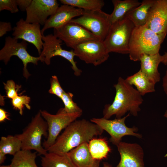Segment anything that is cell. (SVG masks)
<instances>
[{
    "instance_id": "44dd1931",
    "label": "cell",
    "mask_w": 167,
    "mask_h": 167,
    "mask_svg": "<svg viewBox=\"0 0 167 167\" xmlns=\"http://www.w3.org/2000/svg\"><path fill=\"white\" fill-rule=\"evenodd\" d=\"M112 2L114 9L110 14L111 24L125 17L128 12L141 4L137 0H112Z\"/></svg>"
},
{
    "instance_id": "8fae6325",
    "label": "cell",
    "mask_w": 167,
    "mask_h": 167,
    "mask_svg": "<svg viewBox=\"0 0 167 167\" xmlns=\"http://www.w3.org/2000/svg\"><path fill=\"white\" fill-rule=\"evenodd\" d=\"M129 115L130 113L123 118L112 120L103 117L92 118L90 121L108 132L110 136V141L116 145L121 141L122 138L126 135H132L139 138L142 137L141 135L135 132L137 131V128L135 127L129 128L125 125V119Z\"/></svg>"
},
{
    "instance_id": "d6a6232c",
    "label": "cell",
    "mask_w": 167,
    "mask_h": 167,
    "mask_svg": "<svg viewBox=\"0 0 167 167\" xmlns=\"http://www.w3.org/2000/svg\"><path fill=\"white\" fill-rule=\"evenodd\" d=\"M13 30L11 24L10 22H0V37H2Z\"/></svg>"
},
{
    "instance_id": "484cf974",
    "label": "cell",
    "mask_w": 167,
    "mask_h": 167,
    "mask_svg": "<svg viewBox=\"0 0 167 167\" xmlns=\"http://www.w3.org/2000/svg\"><path fill=\"white\" fill-rule=\"evenodd\" d=\"M22 143L16 135L2 136L0 141V152L14 156L21 150Z\"/></svg>"
},
{
    "instance_id": "ac0fdd59",
    "label": "cell",
    "mask_w": 167,
    "mask_h": 167,
    "mask_svg": "<svg viewBox=\"0 0 167 167\" xmlns=\"http://www.w3.org/2000/svg\"><path fill=\"white\" fill-rule=\"evenodd\" d=\"M76 167H99L100 161L94 159L89 151L88 143H84L67 153Z\"/></svg>"
},
{
    "instance_id": "30bf717a",
    "label": "cell",
    "mask_w": 167,
    "mask_h": 167,
    "mask_svg": "<svg viewBox=\"0 0 167 167\" xmlns=\"http://www.w3.org/2000/svg\"><path fill=\"white\" fill-rule=\"evenodd\" d=\"M53 34L63 41L67 47L73 49L83 43L91 41L101 40L83 26L71 22L59 28L54 29Z\"/></svg>"
},
{
    "instance_id": "74e56055",
    "label": "cell",
    "mask_w": 167,
    "mask_h": 167,
    "mask_svg": "<svg viewBox=\"0 0 167 167\" xmlns=\"http://www.w3.org/2000/svg\"><path fill=\"white\" fill-rule=\"evenodd\" d=\"M162 56L163 59L161 62L165 65H167V52H165Z\"/></svg>"
},
{
    "instance_id": "ab89813d",
    "label": "cell",
    "mask_w": 167,
    "mask_h": 167,
    "mask_svg": "<svg viewBox=\"0 0 167 167\" xmlns=\"http://www.w3.org/2000/svg\"><path fill=\"white\" fill-rule=\"evenodd\" d=\"M164 116L167 118V110L165 111ZM167 156V154L165 155V156Z\"/></svg>"
},
{
    "instance_id": "d6986e66",
    "label": "cell",
    "mask_w": 167,
    "mask_h": 167,
    "mask_svg": "<svg viewBox=\"0 0 167 167\" xmlns=\"http://www.w3.org/2000/svg\"><path fill=\"white\" fill-rule=\"evenodd\" d=\"M163 59L162 55L159 53L153 55L143 54L140 58V70L155 84L160 81V75L158 67Z\"/></svg>"
},
{
    "instance_id": "d4e9b609",
    "label": "cell",
    "mask_w": 167,
    "mask_h": 167,
    "mask_svg": "<svg viewBox=\"0 0 167 167\" xmlns=\"http://www.w3.org/2000/svg\"><path fill=\"white\" fill-rule=\"evenodd\" d=\"M37 152L21 150L13 156L10 165L11 167H38L35 161Z\"/></svg>"
},
{
    "instance_id": "8992f818",
    "label": "cell",
    "mask_w": 167,
    "mask_h": 167,
    "mask_svg": "<svg viewBox=\"0 0 167 167\" xmlns=\"http://www.w3.org/2000/svg\"><path fill=\"white\" fill-rule=\"evenodd\" d=\"M41 113L48 125V137L42 144L47 150L54 143L61 131L80 117L82 113H68L62 108L59 109L55 114H50L46 110H41Z\"/></svg>"
},
{
    "instance_id": "ffe728a7",
    "label": "cell",
    "mask_w": 167,
    "mask_h": 167,
    "mask_svg": "<svg viewBox=\"0 0 167 167\" xmlns=\"http://www.w3.org/2000/svg\"><path fill=\"white\" fill-rule=\"evenodd\" d=\"M155 0H144L140 5L128 12L126 16L135 27L143 26L147 22L149 12Z\"/></svg>"
},
{
    "instance_id": "7c38bea8",
    "label": "cell",
    "mask_w": 167,
    "mask_h": 167,
    "mask_svg": "<svg viewBox=\"0 0 167 167\" xmlns=\"http://www.w3.org/2000/svg\"><path fill=\"white\" fill-rule=\"evenodd\" d=\"M76 56L87 64L97 66L108 58L109 54L104 41L100 40L88 41L77 46L73 49Z\"/></svg>"
},
{
    "instance_id": "6da1fadb",
    "label": "cell",
    "mask_w": 167,
    "mask_h": 167,
    "mask_svg": "<svg viewBox=\"0 0 167 167\" xmlns=\"http://www.w3.org/2000/svg\"><path fill=\"white\" fill-rule=\"evenodd\" d=\"M104 130L97 124L85 119L71 123L57 138L48 152L67 154L84 143H88L95 136L101 135Z\"/></svg>"
},
{
    "instance_id": "f35d334b",
    "label": "cell",
    "mask_w": 167,
    "mask_h": 167,
    "mask_svg": "<svg viewBox=\"0 0 167 167\" xmlns=\"http://www.w3.org/2000/svg\"><path fill=\"white\" fill-rule=\"evenodd\" d=\"M103 167H112V166L108 163L104 162Z\"/></svg>"
},
{
    "instance_id": "83f0119b",
    "label": "cell",
    "mask_w": 167,
    "mask_h": 167,
    "mask_svg": "<svg viewBox=\"0 0 167 167\" xmlns=\"http://www.w3.org/2000/svg\"><path fill=\"white\" fill-rule=\"evenodd\" d=\"M73 94L70 92H65L61 99L64 105V109L68 113H82V109L73 101Z\"/></svg>"
},
{
    "instance_id": "9c48e42d",
    "label": "cell",
    "mask_w": 167,
    "mask_h": 167,
    "mask_svg": "<svg viewBox=\"0 0 167 167\" xmlns=\"http://www.w3.org/2000/svg\"><path fill=\"white\" fill-rule=\"evenodd\" d=\"M42 39L43 43L42 50L39 55L40 61L49 65L53 57L55 56L62 57L71 64V67L75 75L79 76L81 75L82 71L77 67L76 62L74 61V58L76 54L73 50L67 51L63 49L61 47L62 41L54 34L44 35Z\"/></svg>"
},
{
    "instance_id": "d590c367",
    "label": "cell",
    "mask_w": 167,
    "mask_h": 167,
    "mask_svg": "<svg viewBox=\"0 0 167 167\" xmlns=\"http://www.w3.org/2000/svg\"><path fill=\"white\" fill-rule=\"evenodd\" d=\"M162 87L164 92L167 95V68L162 79Z\"/></svg>"
},
{
    "instance_id": "7402d4cb",
    "label": "cell",
    "mask_w": 167,
    "mask_h": 167,
    "mask_svg": "<svg viewBox=\"0 0 167 167\" xmlns=\"http://www.w3.org/2000/svg\"><path fill=\"white\" fill-rule=\"evenodd\" d=\"M130 84L134 85L142 96L155 92V84L141 70L126 79Z\"/></svg>"
},
{
    "instance_id": "277c9868",
    "label": "cell",
    "mask_w": 167,
    "mask_h": 167,
    "mask_svg": "<svg viewBox=\"0 0 167 167\" xmlns=\"http://www.w3.org/2000/svg\"><path fill=\"white\" fill-rule=\"evenodd\" d=\"M135 27L126 16L111 24L103 41L108 52L129 54V42Z\"/></svg>"
},
{
    "instance_id": "836d02e7",
    "label": "cell",
    "mask_w": 167,
    "mask_h": 167,
    "mask_svg": "<svg viewBox=\"0 0 167 167\" xmlns=\"http://www.w3.org/2000/svg\"><path fill=\"white\" fill-rule=\"evenodd\" d=\"M16 1L20 10L25 11L30 5L32 0H16Z\"/></svg>"
},
{
    "instance_id": "5bb4252c",
    "label": "cell",
    "mask_w": 167,
    "mask_h": 167,
    "mask_svg": "<svg viewBox=\"0 0 167 167\" xmlns=\"http://www.w3.org/2000/svg\"><path fill=\"white\" fill-rule=\"evenodd\" d=\"M12 35L17 40L22 39L32 44L37 49L39 55L43 49V35L40 29V25L27 22L21 18L13 28Z\"/></svg>"
},
{
    "instance_id": "603a6c76",
    "label": "cell",
    "mask_w": 167,
    "mask_h": 167,
    "mask_svg": "<svg viewBox=\"0 0 167 167\" xmlns=\"http://www.w3.org/2000/svg\"><path fill=\"white\" fill-rule=\"evenodd\" d=\"M41 161L42 167H76L67 154L48 152Z\"/></svg>"
},
{
    "instance_id": "60d3db41",
    "label": "cell",
    "mask_w": 167,
    "mask_h": 167,
    "mask_svg": "<svg viewBox=\"0 0 167 167\" xmlns=\"http://www.w3.org/2000/svg\"><path fill=\"white\" fill-rule=\"evenodd\" d=\"M0 167H11L10 165H1Z\"/></svg>"
},
{
    "instance_id": "1f68e13d",
    "label": "cell",
    "mask_w": 167,
    "mask_h": 167,
    "mask_svg": "<svg viewBox=\"0 0 167 167\" xmlns=\"http://www.w3.org/2000/svg\"><path fill=\"white\" fill-rule=\"evenodd\" d=\"M4 10L10 11L12 13L18 12L19 9L16 0H0V11Z\"/></svg>"
},
{
    "instance_id": "e0dca14e",
    "label": "cell",
    "mask_w": 167,
    "mask_h": 167,
    "mask_svg": "<svg viewBox=\"0 0 167 167\" xmlns=\"http://www.w3.org/2000/svg\"><path fill=\"white\" fill-rule=\"evenodd\" d=\"M82 9L72 6L63 5L59 6L55 13L50 16L41 29L42 34L47 29L59 28L70 22L74 18L81 16L84 13Z\"/></svg>"
},
{
    "instance_id": "52a82bcc",
    "label": "cell",
    "mask_w": 167,
    "mask_h": 167,
    "mask_svg": "<svg viewBox=\"0 0 167 167\" xmlns=\"http://www.w3.org/2000/svg\"><path fill=\"white\" fill-rule=\"evenodd\" d=\"M84 10L83 15L70 22L81 25L104 41L111 25L110 14L101 10Z\"/></svg>"
},
{
    "instance_id": "f1b7e54d",
    "label": "cell",
    "mask_w": 167,
    "mask_h": 167,
    "mask_svg": "<svg viewBox=\"0 0 167 167\" xmlns=\"http://www.w3.org/2000/svg\"><path fill=\"white\" fill-rule=\"evenodd\" d=\"M30 98L27 96L19 95L11 99V103L14 109L18 110L19 114L22 115L23 109L26 106L28 109H30L31 106L29 105Z\"/></svg>"
},
{
    "instance_id": "4dcf8cb0",
    "label": "cell",
    "mask_w": 167,
    "mask_h": 167,
    "mask_svg": "<svg viewBox=\"0 0 167 167\" xmlns=\"http://www.w3.org/2000/svg\"><path fill=\"white\" fill-rule=\"evenodd\" d=\"M3 84L8 98L12 99L19 95L18 92L21 86L17 85L13 80H8L6 83H3Z\"/></svg>"
},
{
    "instance_id": "4fadbf2b",
    "label": "cell",
    "mask_w": 167,
    "mask_h": 167,
    "mask_svg": "<svg viewBox=\"0 0 167 167\" xmlns=\"http://www.w3.org/2000/svg\"><path fill=\"white\" fill-rule=\"evenodd\" d=\"M59 6L56 0H32L26 11L25 20L44 26L48 17L54 14Z\"/></svg>"
},
{
    "instance_id": "ba28073f",
    "label": "cell",
    "mask_w": 167,
    "mask_h": 167,
    "mask_svg": "<svg viewBox=\"0 0 167 167\" xmlns=\"http://www.w3.org/2000/svg\"><path fill=\"white\" fill-rule=\"evenodd\" d=\"M27 46L26 41L23 40L19 42L18 40L8 36L6 37L4 45L0 50V60L6 65L14 56L18 57L22 61L24 65L23 75L26 79L31 75L27 69L28 64L32 63L37 65L38 61H40L39 56L33 57L28 53Z\"/></svg>"
},
{
    "instance_id": "9a60e30c",
    "label": "cell",
    "mask_w": 167,
    "mask_h": 167,
    "mask_svg": "<svg viewBox=\"0 0 167 167\" xmlns=\"http://www.w3.org/2000/svg\"><path fill=\"white\" fill-rule=\"evenodd\" d=\"M145 25L155 33L167 35V0H155Z\"/></svg>"
},
{
    "instance_id": "8d00e7d4",
    "label": "cell",
    "mask_w": 167,
    "mask_h": 167,
    "mask_svg": "<svg viewBox=\"0 0 167 167\" xmlns=\"http://www.w3.org/2000/svg\"><path fill=\"white\" fill-rule=\"evenodd\" d=\"M6 159V155L0 152V164H2Z\"/></svg>"
},
{
    "instance_id": "e575fe53",
    "label": "cell",
    "mask_w": 167,
    "mask_h": 167,
    "mask_svg": "<svg viewBox=\"0 0 167 167\" xmlns=\"http://www.w3.org/2000/svg\"><path fill=\"white\" fill-rule=\"evenodd\" d=\"M9 115L8 113L4 109L0 108V122H2L5 121L7 119L10 120V118H8Z\"/></svg>"
},
{
    "instance_id": "4316f807",
    "label": "cell",
    "mask_w": 167,
    "mask_h": 167,
    "mask_svg": "<svg viewBox=\"0 0 167 167\" xmlns=\"http://www.w3.org/2000/svg\"><path fill=\"white\" fill-rule=\"evenodd\" d=\"M63 5L77 7L84 10H101L105 5L102 0H60Z\"/></svg>"
},
{
    "instance_id": "f546056e",
    "label": "cell",
    "mask_w": 167,
    "mask_h": 167,
    "mask_svg": "<svg viewBox=\"0 0 167 167\" xmlns=\"http://www.w3.org/2000/svg\"><path fill=\"white\" fill-rule=\"evenodd\" d=\"M50 86L49 92L55 95L61 99L65 91L61 86L56 76H52L50 79Z\"/></svg>"
},
{
    "instance_id": "7a4b0ae2",
    "label": "cell",
    "mask_w": 167,
    "mask_h": 167,
    "mask_svg": "<svg viewBox=\"0 0 167 167\" xmlns=\"http://www.w3.org/2000/svg\"><path fill=\"white\" fill-rule=\"evenodd\" d=\"M113 86L116 90L114 99L111 104L105 105L103 117L109 119L115 115L117 118H120L128 111L137 116L140 110L139 106L143 101L139 92L121 77L118 78Z\"/></svg>"
},
{
    "instance_id": "5b68a950",
    "label": "cell",
    "mask_w": 167,
    "mask_h": 167,
    "mask_svg": "<svg viewBox=\"0 0 167 167\" xmlns=\"http://www.w3.org/2000/svg\"><path fill=\"white\" fill-rule=\"evenodd\" d=\"M41 111L32 118L22 133L15 135L21 142V149L33 150L39 155L44 156L48 151L41 144V139L42 136L47 138L48 128L47 122L41 116Z\"/></svg>"
},
{
    "instance_id": "2e32d148",
    "label": "cell",
    "mask_w": 167,
    "mask_h": 167,
    "mask_svg": "<svg viewBox=\"0 0 167 167\" xmlns=\"http://www.w3.org/2000/svg\"><path fill=\"white\" fill-rule=\"evenodd\" d=\"M116 145L121 159L116 167H144L143 151L139 144L121 141Z\"/></svg>"
},
{
    "instance_id": "3957f363",
    "label": "cell",
    "mask_w": 167,
    "mask_h": 167,
    "mask_svg": "<svg viewBox=\"0 0 167 167\" xmlns=\"http://www.w3.org/2000/svg\"><path fill=\"white\" fill-rule=\"evenodd\" d=\"M166 36L155 33L145 25L135 27L129 44L130 59L134 61H139L143 54L153 55L159 53Z\"/></svg>"
},
{
    "instance_id": "cb8c5ba5",
    "label": "cell",
    "mask_w": 167,
    "mask_h": 167,
    "mask_svg": "<svg viewBox=\"0 0 167 167\" xmlns=\"http://www.w3.org/2000/svg\"><path fill=\"white\" fill-rule=\"evenodd\" d=\"M89 149L93 157L100 161L107 157L111 150L105 138H95L88 143Z\"/></svg>"
}]
</instances>
